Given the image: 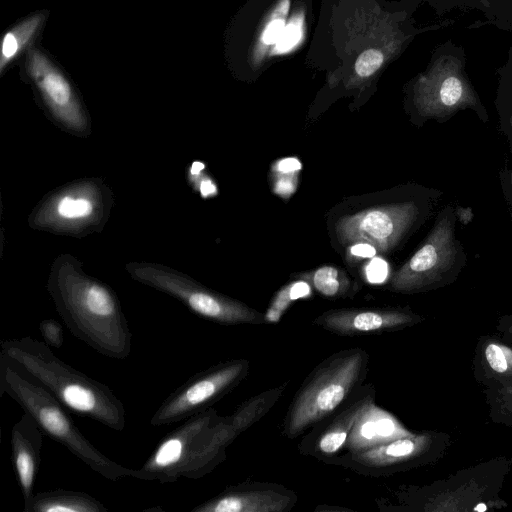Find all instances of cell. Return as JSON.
Listing matches in <instances>:
<instances>
[{"mask_svg":"<svg viewBox=\"0 0 512 512\" xmlns=\"http://www.w3.org/2000/svg\"><path fill=\"white\" fill-rule=\"evenodd\" d=\"M47 290L76 338L107 357L123 360L129 356L132 333L116 293L86 274L79 260L69 254L55 259Z\"/></svg>","mask_w":512,"mask_h":512,"instance_id":"1","label":"cell"},{"mask_svg":"<svg viewBox=\"0 0 512 512\" xmlns=\"http://www.w3.org/2000/svg\"><path fill=\"white\" fill-rule=\"evenodd\" d=\"M45 342L30 336L6 339L1 352L42 385L69 411L115 431L126 424L122 401L104 383L59 359Z\"/></svg>","mask_w":512,"mask_h":512,"instance_id":"2","label":"cell"},{"mask_svg":"<svg viewBox=\"0 0 512 512\" xmlns=\"http://www.w3.org/2000/svg\"><path fill=\"white\" fill-rule=\"evenodd\" d=\"M237 436L229 417L209 408L162 437L142 466L132 469L131 477L160 483L199 479L226 458V449Z\"/></svg>","mask_w":512,"mask_h":512,"instance_id":"3","label":"cell"},{"mask_svg":"<svg viewBox=\"0 0 512 512\" xmlns=\"http://www.w3.org/2000/svg\"><path fill=\"white\" fill-rule=\"evenodd\" d=\"M0 394L10 396L38 424L44 434L104 478L131 476L127 468L103 454L76 426L68 409L36 380L0 353Z\"/></svg>","mask_w":512,"mask_h":512,"instance_id":"4","label":"cell"},{"mask_svg":"<svg viewBox=\"0 0 512 512\" xmlns=\"http://www.w3.org/2000/svg\"><path fill=\"white\" fill-rule=\"evenodd\" d=\"M369 360L366 350L354 347L337 351L316 365L288 407L284 436L304 435L337 411L364 384Z\"/></svg>","mask_w":512,"mask_h":512,"instance_id":"5","label":"cell"},{"mask_svg":"<svg viewBox=\"0 0 512 512\" xmlns=\"http://www.w3.org/2000/svg\"><path fill=\"white\" fill-rule=\"evenodd\" d=\"M126 270L134 280L171 295L191 312L209 321L221 325L267 323L264 313L213 291L170 267L133 262L126 265Z\"/></svg>","mask_w":512,"mask_h":512,"instance_id":"6","label":"cell"},{"mask_svg":"<svg viewBox=\"0 0 512 512\" xmlns=\"http://www.w3.org/2000/svg\"><path fill=\"white\" fill-rule=\"evenodd\" d=\"M112 204V192L102 180H80L45 196L29 223L35 229L83 236L104 225Z\"/></svg>","mask_w":512,"mask_h":512,"instance_id":"7","label":"cell"},{"mask_svg":"<svg viewBox=\"0 0 512 512\" xmlns=\"http://www.w3.org/2000/svg\"><path fill=\"white\" fill-rule=\"evenodd\" d=\"M249 361L219 362L192 376L176 388L151 417L153 426L171 425L209 409L247 376Z\"/></svg>","mask_w":512,"mask_h":512,"instance_id":"8","label":"cell"},{"mask_svg":"<svg viewBox=\"0 0 512 512\" xmlns=\"http://www.w3.org/2000/svg\"><path fill=\"white\" fill-rule=\"evenodd\" d=\"M458 248L452 210L446 207L423 245L395 273L391 288L397 292H413L439 281L454 266Z\"/></svg>","mask_w":512,"mask_h":512,"instance_id":"9","label":"cell"},{"mask_svg":"<svg viewBox=\"0 0 512 512\" xmlns=\"http://www.w3.org/2000/svg\"><path fill=\"white\" fill-rule=\"evenodd\" d=\"M417 214L418 209L412 202L369 208L341 218L336 233L345 245L367 243L387 252L412 226Z\"/></svg>","mask_w":512,"mask_h":512,"instance_id":"10","label":"cell"},{"mask_svg":"<svg viewBox=\"0 0 512 512\" xmlns=\"http://www.w3.org/2000/svg\"><path fill=\"white\" fill-rule=\"evenodd\" d=\"M27 70L55 122L67 132L87 135L88 118L65 76L38 50H29Z\"/></svg>","mask_w":512,"mask_h":512,"instance_id":"11","label":"cell"},{"mask_svg":"<svg viewBox=\"0 0 512 512\" xmlns=\"http://www.w3.org/2000/svg\"><path fill=\"white\" fill-rule=\"evenodd\" d=\"M477 97L463 71L462 64L452 56H444L423 80L418 106L424 116L446 117L477 105Z\"/></svg>","mask_w":512,"mask_h":512,"instance_id":"12","label":"cell"},{"mask_svg":"<svg viewBox=\"0 0 512 512\" xmlns=\"http://www.w3.org/2000/svg\"><path fill=\"white\" fill-rule=\"evenodd\" d=\"M375 399L374 386L363 384L337 411L304 434L299 452L325 463L340 455L357 418Z\"/></svg>","mask_w":512,"mask_h":512,"instance_id":"13","label":"cell"},{"mask_svg":"<svg viewBox=\"0 0 512 512\" xmlns=\"http://www.w3.org/2000/svg\"><path fill=\"white\" fill-rule=\"evenodd\" d=\"M297 495L283 485L270 482H243L192 508V512H289Z\"/></svg>","mask_w":512,"mask_h":512,"instance_id":"14","label":"cell"},{"mask_svg":"<svg viewBox=\"0 0 512 512\" xmlns=\"http://www.w3.org/2000/svg\"><path fill=\"white\" fill-rule=\"evenodd\" d=\"M418 319L413 313L397 308H339L323 312L313 324L337 335L359 337L397 331Z\"/></svg>","mask_w":512,"mask_h":512,"instance_id":"15","label":"cell"},{"mask_svg":"<svg viewBox=\"0 0 512 512\" xmlns=\"http://www.w3.org/2000/svg\"><path fill=\"white\" fill-rule=\"evenodd\" d=\"M43 431L24 413L11 430V460L23 496L24 507L31 501L41 462Z\"/></svg>","mask_w":512,"mask_h":512,"instance_id":"16","label":"cell"},{"mask_svg":"<svg viewBox=\"0 0 512 512\" xmlns=\"http://www.w3.org/2000/svg\"><path fill=\"white\" fill-rule=\"evenodd\" d=\"M410 435L412 433L393 414L374 401L357 418L341 454L364 451Z\"/></svg>","mask_w":512,"mask_h":512,"instance_id":"17","label":"cell"},{"mask_svg":"<svg viewBox=\"0 0 512 512\" xmlns=\"http://www.w3.org/2000/svg\"><path fill=\"white\" fill-rule=\"evenodd\" d=\"M105 505L85 492L57 488L35 493L24 512H106Z\"/></svg>","mask_w":512,"mask_h":512,"instance_id":"18","label":"cell"},{"mask_svg":"<svg viewBox=\"0 0 512 512\" xmlns=\"http://www.w3.org/2000/svg\"><path fill=\"white\" fill-rule=\"evenodd\" d=\"M287 383L264 391L243 402L232 415L230 424L237 435L263 417L284 393Z\"/></svg>","mask_w":512,"mask_h":512,"instance_id":"19","label":"cell"},{"mask_svg":"<svg viewBox=\"0 0 512 512\" xmlns=\"http://www.w3.org/2000/svg\"><path fill=\"white\" fill-rule=\"evenodd\" d=\"M43 21L42 14L34 15L5 34L0 57V72H3L4 68L21 53Z\"/></svg>","mask_w":512,"mask_h":512,"instance_id":"20","label":"cell"},{"mask_svg":"<svg viewBox=\"0 0 512 512\" xmlns=\"http://www.w3.org/2000/svg\"><path fill=\"white\" fill-rule=\"evenodd\" d=\"M302 280L311 283L325 297L338 298L349 293L348 277L342 270L333 266H323L309 274H304Z\"/></svg>","mask_w":512,"mask_h":512,"instance_id":"21","label":"cell"},{"mask_svg":"<svg viewBox=\"0 0 512 512\" xmlns=\"http://www.w3.org/2000/svg\"><path fill=\"white\" fill-rule=\"evenodd\" d=\"M310 293L309 283L305 280L297 281L283 287L275 297L272 305L265 314L266 321L275 322L283 314L289 303L300 297H305Z\"/></svg>","mask_w":512,"mask_h":512,"instance_id":"22","label":"cell"},{"mask_svg":"<svg viewBox=\"0 0 512 512\" xmlns=\"http://www.w3.org/2000/svg\"><path fill=\"white\" fill-rule=\"evenodd\" d=\"M383 63V54L377 49H367L360 54L355 63V70L361 77H368L376 72Z\"/></svg>","mask_w":512,"mask_h":512,"instance_id":"23","label":"cell"},{"mask_svg":"<svg viewBox=\"0 0 512 512\" xmlns=\"http://www.w3.org/2000/svg\"><path fill=\"white\" fill-rule=\"evenodd\" d=\"M486 359L490 367L498 372L505 373L509 369L510 351L498 344H489L485 350Z\"/></svg>","mask_w":512,"mask_h":512,"instance_id":"24","label":"cell"},{"mask_svg":"<svg viewBox=\"0 0 512 512\" xmlns=\"http://www.w3.org/2000/svg\"><path fill=\"white\" fill-rule=\"evenodd\" d=\"M44 342L54 348H61L64 343V332L61 324L52 319H45L39 325Z\"/></svg>","mask_w":512,"mask_h":512,"instance_id":"25","label":"cell"},{"mask_svg":"<svg viewBox=\"0 0 512 512\" xmlns=\"http://www.w3.org/2000/svg\"><path fill=\"white\" fill-rule=\"evenodd\" d=\"M301 37V24L290 22L287 26H285L284 31L276 42L275 50L279 53L286 52L295 46Z\"/></svg>","mask_w":512,"mask_h":512,"instance_id":"26","label":"cell"},{"mask_svg":"<svg viewBox=\"0 0 512 512\" xmlns=\"http://www.w3.org/2000/svg\"><path fill=\"white\" fill-rule=\"evenodd\" d=\"M285 28V22L283 19L272 20L265 28L262 40L265 44L276 43L281 37Z\"/></svg>","mask_w":512,"mask_h":512,"instance_id":"27","label":"cell"},{"mask_svg":"<svg viewBox=\"0 0 512 512\" xmlns=\"http://www.w3.org/2000/svg\"><path fill=\"white\" fill-rule=\"evenodd\" d=\"M382 264L383 262L381 261H374L370 263L367 269V274L370 281L378 282L382 279L381 277H384L386 273V265L381 267Z\"/></svg>","mask_w":512,"mask_h":512,"instance_id":"28","label":"cell"},{"mask_svg":"<svg viewBox=\"0 0 512 512\" xmlns=\"http://www.w3.org/2000/svg\"><path fill=\"white\" fill-rule=\"evenodd\" d=\"M486 509H487V507H486L484 504H479V505H477V506L474 508V510H475V511H479V512H483V511H485Z\"/></svg>","mask_w":512,"mask_h":512,"instance_id":"29","label":"cell"},{"mask_svg":"<svg viewBox=\"0 0 512 512\" xmlns=\"http://www.w3.org/2000/svg\"><path fill=\"white\" fill-rule=\"evenodd\" d=\"M510 123H511V126H512V115H511V117H510Z\"/></svg>","mask_w":512,"mask_h":512,"instance_id":"30","label":"cell"},{"mask_svg":"<svg viewBox=\"0 0 512 512\" xmlns=\"http://www.w3.org/2000/svg\"><path fill=\"white\" fill-rule=\"evenodd\" d=\"M512 149V148H511ZM511 183H512V172H511Z\"/></svg>","mask_w":512,"mask_h":512,"instance_id":"31","label":"cell"}]
</instances>
